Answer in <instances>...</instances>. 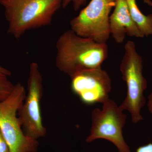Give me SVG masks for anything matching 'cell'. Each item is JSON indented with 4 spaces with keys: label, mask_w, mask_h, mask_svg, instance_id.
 Segmentation results:
<instances>
[{
    "label": "cell",
    "mask_w": 152,
    "mask_h": 152,
    "mask_svg": "<svg viewBox=\"0 0 152 152\" xmlns=\"http://www.w3.org/2000/svg\"><path fill=\"white\" fill-rule=\"evenodd\" d=\"M56 48L57 69L70 77L81 71L102 67L109 55L107 43L81 37L71 29L59 37Z\"/></svg>",
    "instance_id": "cell-1"
},
{
    "label": "cell",
    "mask_w": 152,
    "mask_h": 152,
    "mask_svg": "<svg viewBox=\"0 0 152 152\" xmlns=\"http://www.w3.org/2000/svg\"><path fill=\"white\" fill-rule=\"evenodd\" d=\"M63 0H0L8 24L7 33L20 39L30 30L49 26Z\"/></svg>",
    "instance_id": "cell-2"
},
{
    "label": "cell",
    "mask_w": 152,
    "mask_h": 152,
    "mask_svg": "<svg viewBox=\"0 0 152 152\" xmlns=\"http://www.w3.org/2000/svg\"><path fill=\"white\" fill-rule=\"evenodd\" d=\"M124 49L120 69L126 84L127 94L119 107L124 111L130 113L132 122L137 124L143 120L141 111L146 103L144 92L148 82L143 73L142 58L137 51L135 43L128 41Z\"/></svg>",
    "instance_id": "cell-3"
},
{
    "label": "cell",
    "mask_w": 152,
    "mask_h": 152,
    "mask_svg": "<svg viewBox=\"0 0 152 152\" xmlns=\"http://www.w3.org/2000/svg\"><path fill=\"white\" fill-rule=\"evenodd\" d=\"M26 95L25 87L18 83L10 96L0 102V131L10 152H37L39 148L37 140L25 134L18 117Z\"/></svg>",
    "instance_id": "cell-4"
},
{
    "label": "cell",
    "mask_w": 152,
    "mask_h": 152,
    "mask_svg": "<svg viewBox=\"0 0 152 152\" xmlns=\"http://www.w3.org/2000/svg\"><path fill=\"white\" fill-rule=\"evenodd\" d=\"M126 120V115L119 106L109 99L103 103L102 109L96 108L92 111L91 126L86 142L89 143L104 139L113 144L119 152H132L123 135Z\"/></svg>",
    "instance_id": "cell-5"
},
{
    "label": "cell",
    "mask_w": 152,
    "mask_h": 152,
    "mask_svg": "<svg viewBox=\"0 0 152 152\" xmlns=\"http://www.w3.org/2000/svg\"><path fill=\"white\" fill-rule=\"evenodd\" d=\"M42 76L36 62L30 64L28 94L18 112V117L26 135L38 140L47 134L43 123L41 102L43 94Z\"/></svg>",
    "instance_id": "cell-6"
},
{
    "label": "cell",
    "mask_w": 152,
    "mask_h": 152,
    "mask_svg": "<svg viewBox=\"0 0 152 152\" xmlns=\"http://www.w3.org/2000/svg\"><path fill=\"white\" fill-rule=\"evenodd\" d=\"M115 3V0H91L71 20V29L81 37L106 43L110 36V17Z\"/></svg>",
    "instance_id": "cell-7"
},
{
    "label": "cell",
    "mask_w": 152,
    "mask_h": 152,
    "mask_svg": "<svg viewBox=\"0 0 152 152\" xmlns=\"http://www.w3.org/2000/svg\"><path fill=\"white\" fill-rule=\"evenodd\" d=\"M70 78L72 91L84 104H103L110 99L111 79L102 67L79 72Z\"/></svg>",
    "instance_id": "cell-8"
},
{
    "label": "cell",
    "mask_w": 152,
    "mask_h": 152,
    "mask_svg": "<svg viewBox=\"0 0 152 152\" xmlns=\"http://www.w3.org/2000/svg\"><path fill=\"white\" fill-rule=\"evenodd\" d=\"M114 8L110 17V31L117 43H123L126 36L144 37L132 19L127 0H115Z\"/></svg>",
    "instance_id": "cell-9"
},
{
    "label": "cell",
    "mask_w": 152,
    "mask_h": 152,
    "mask_svg": "<svg viewBox=\"0 0 152 152\" xmlns=\"http://www.w3.org/2000/svg\"><path fill=\"white\" fill-rule=\"evenodd\" d=\"M133 21L144 37L152 36V14L144 15L139 8L136 0H127Z\"/></svg>",
    "instance_id": "cell-10"
},
{
    "label": "cell",
    "mask_w": 152,
    "mask_h": 152,
    "mask_svg": "<svg viewBox=\"0 0 152 152\" xmlns=\"http://www.w3.org/2000/svg\"><path fill=\"white\" fill-rule=\"evenodd\" d=\"M8 77L0 73V102L9 97L15 88V85L9 80Z\"/></svg>",
    "instance_id": "cell-11"
},
{
    "label": "cell",
    "mask_w": 152,
    "mask_h": 152,
    "mask_svg": "<svg viewBox=\"0 0 152 152\" xmlns=\"http://www.w3.org/2000/svg\"><path fill=\"white\" fill-rule=\"evenodd\" d=\"M87 0H63L62 6L63 8L66 7L71 3L73 4L74 10H78L82 6L85 5L86 4Z\"/></svg>",
    "instance_id": "cell-12"
},
{
    "label": "cell",
    "mask_w": 152,
    "mask_h": 152,
    "mask_svg": "<svg viewBox=\"0 0 152 152\" xmlns=\"http://www.w3.org/2000/svg\"><path fill=\"white\" fill-rule=\"evenodd\" d=\"M0 152H10V148L0 131Z\"/></svg>",
    "instance_id": "cell-13"
},
{
    "label": "cell",
    "mask_w": 152,
    "mask_h": 152,
    "mask_svg": "<svg viewBox=\"0 0 152 152\" xmlns=\"http://www.w3.org/2000/svg\"><path fill=\"white\" fill-rule=\"evenodd\" d=\"M136 152H152V143L139 147L136 150Z\"/></svg>",
    "instance_id": "cell-14"
},
{
    "label": "cell",
    "mask_w": 152,
    "mask_h": 152,
    "mask_svg": "<svg viewBox=\"0 0 152 152\" xmlns=\"http://www.w3.org/2000/svg\"><path fill=\"white\" fill-rule=\"evenodd\" d=\"M147 107L149 112L152 114V92L148 96Z\"/></svg>",
    "instance_id": "cell-15"
},
{
    "label": "cell",
    "mask_w": 152,
    "mask_h": 152,
    "mask_svg": "<svg viewBox=\"0 0 152 152\" xmlns=\"http://www.w3.org/2000/svg\"><path fill=\"white\" fill-rule=\"evenodd\" d=\"M0 73L7 75V76H9V77L12 75L10 71L1 65V64H0Z\"/></svg>",
    "instance_id": "cell-16"
},
{
    "label": "cell",
    "mask_w": 152,
    "mask_h": 152,
    "mask_svg": "<svg viewBox=\"0 0 152 152\" xmlns=\"http://www.w3.org/2000/svg\"><path fill=\"white\" fill-rule=\"evenodd\" d=\"M144 3L146 4L148 6L150 7H152V0H142Z\"/></svg>",
    "instance_id": "cell-17"
}]
</instances>
